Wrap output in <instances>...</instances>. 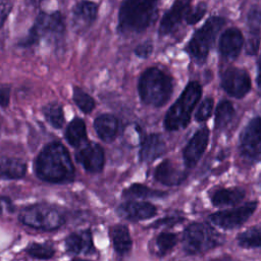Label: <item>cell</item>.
Here are the masks:
<instances>
[{
	"label": "cell",
	"instance_id": "7",
	"mask_svg": "<svg viewBox=\"0 0 261 261\" xmlns=\"http://www.w3.org/2000/svg\"><path fill=\"white\" fill-rule=\"evenodd\" d=\"M224 22V18L212 16L195 33L188 45V51L197 62L202 63L206 60L209 50Z\"/></svg>",
	"mask_w": 261,
	"mask_h": 261
},
{
	"label": "cell",
	"instance_id": "32",
	"mask_svg": "<svg viewBox=\"0 0 261 261\" xmlns=\"http://www.w3.org/2000/svg\"><path fill=\"white\" fill-rule=\"evenodd\" d=\"M177 238L175 233L172 232H161L155 242L156 253L158 256H163L169 252L176 244Z\"/></svg>",
	"mask_w": 261,
	"mask_h": 261
},
{
	"label": "cell",
	"instance_id": "42",
	"mask_svg": "<svg viewBox=\"0 0 261 261\" xmlns=\"http://www.w3.org/2000/svg\"><path fill=\"white\" fill-rule=\"evenodd\" d=\"M31 3L34 5V6H39L44 0H30Z\"/></svg>",
	"mask_w": 261,
	"mask_h": 261
},
{
	"label": "cell",
	"instance_id": "27",
	"mask_svg": "<svg viewBox=\"0 0 261 261\" xmlns=\"http://www.w3.org/2000/svg\"><path fill=\"white\" fill-rule=\"evenodd\" d=\"M42 113L46 121L54 128L60 129L65 123V116L62 106L58 102H49L42 107Z\"/></svg>",
	"mask_w": 261,
	"mask_h": 261
},
{
	"label": "cell",
	"instance_id": "40",
	"mask_svg": "<svg viewBox=\"0 0 261 261\" xmlns=\"http://www.w3.org/2000/svg\"><path fill=\"white\" fill-rule=\"evenodd\" d=\"M4 209L7 210L8 212H12L14 210V206L12 205L9 198L0 197V212H2Z\"/></svg>",
	"mask_w": 261,
	"mask_h": 261
},
{
	"label": "cell",
	"instance_id": "1",
	"mask_svg": "<svg viewBox=\"0 0 261 261\" xmlns=\"http://www.w3.org/2000/svg\"><path fill=\"white\" fill-rule=\"evenodd\" d=\"M35 170L38 177L48 182H67L74 177V167L67 149L59 142L46 145L39 153Z\"/></svg>",
	"mask_w": 261,
	"mask_h": 261
},
{
	"label": "cell",
	"instance_id": "35",
	"mask_svg": "<svg viewBox=\"0 0 261 261\" xmlns=\"http://www.w3.org/2000/svg\"><path fill=\"white\" fill-rule=\"evenodd\" d=\"M213 109V99L212 98H206L201 105L199 106L197 113H196V119L198 121H205L208 119L212 113Z\"/></svg>",
	"mask_w": 261,
	"mask_h": 261
},
{
	"label": "cell",
	"instance_id": "8",
	"mask_svg": "<svg viewBox=\"0 0 261 261\" xmlns=\"http://www.w3.org/2000/svg\"><path fill=\"white\" fill-rule=\"evenodd\" d=\"M19 219L28 226L44 230L56 229L64 222L62 214L46 204H34L25 207L21 210Z\"/></svg>",
	"mask_w": 261,
	"mask_h": 261
},
{
	"label": "cell",
	"instance_id": "9",
	"mask_svg": "<svg viewBox=\"0 0 261 261\" xmlns=\"http://www.w3.org/2000/svg\"><path fill=\"white\" fill-rule=\"evenodd\" d=\"M241 152L251 160H261V117H254L241 135Z\"/></svg>",
	"mask_w": 261,
	"mask_h": 261
},
{
	"label": "cell",
	"instance_id": "24",
	"mask_svg": "<svg viewBox=\"0 0 261 261\" xmlns=\"http://www.w3.org/2000/svg\"><path fill=\"white\" fill-rule=\"evenodd\" d=\"M248 40L246 45V52L250 55H255L259 50L261 35H260V18L256 11H252L249 15Z\"/></svg>",
	"mask_w": 261,
	"mask_h": 261
},
{
	"label": "cell",
	"instance_id": "38",
	"mask_svg": "<svg viewBox=\"0 0 261 261\" xmlns=\"http://www.w3.org/2000/svg\"><path fill=\"white\" fill-rule=\"evenodd\" d=\"M153 51V45L151 42H144L135 49V54L140 58H147Z\"/></svg>",
	"mask_w": 261,
	"mask_h": 261
},
{
	"label": "cell",
	"instance_id": "2",
	"mask_svg": "<svg viewBox=\"0 0 261 261\" xmlns=\"http://www.w3.org/2000/svg\"><path fill=\"white\" fill-rule=\"evenodd\" d=\"M160 0H123L118 13V31L141 33L154 22Z\"/></svg>",
	"mask_w": 261,
	"mask_h": 261
},
{
	"label": "cell",
	"instance_id": "36",
	"mask_svg": "<svg viewBox=\"0 0 261 261\" xmlns=\"http://www.w3.org/2000/svg\"><path fill=\"white\" fill-rule=\"evenodd\" d=\"M11 0H0V29L4 25L7 20L11 10H12Z\"/></svg>",
	"mask_w": 261,
	"mask_h": 261
},
{
	"label": "cell",
	"instance_id": "3",
	"mask_svg": "<svg viewBox=\"0 0 261 261\" xmlns=\"http://www.w3.org/2000/svg\"><path fill=\"white\" fill-rule=\"evenodd\" d=\"M65 34V23L60 11H41L36 17L27 36L18 42L19 47L28 48L47 41L59 44Z\"/></svg>",
	"mask_w": 261,
	"mask_h": 261
},
{
	"label": "cell",
	"instance_id": "19",
	"mask_svg": "<svg viewBox=\"0 0 261 261\" xmlns=\"http://www.w3.org/2000/svg\"><path fill=\"white\" fill-rule=\"evenodd\" d=\"M166 146L158 134H151L145 138L140 150V159L143 162H150L165 152Z\"/></svg>",
	"mask_w": 261,
	"mask_h": 261
},
{
	"label": "cell",
	"instance_id": "41",
	"mask_svg": "<svg viewBox=\"0 0 261 261\" xmlns=\"http://www.w3.org/2000/svg\"><path fill=\"white\" fill-rule=\"evenodd\" d=\"M258 73H257V86L259 88V91L261 92V55L259 57V60H258Z\"/></svg>",
	"mask_w": 261,
	"mask_h": 261
},
{
	"label": "cell",
	"instance_id": "22",
	"mask_svg": "<svg viewBox=\"0 0 261 261\" xmlns=\"http://www.w3.org/2000/svg\"><path fill=\"white\" fill-rule=\"evenodd\" d=\"M27 164L18 158L0 157V177L5 179H18L24 176Z\"/></svg>",
	"mask_w": 261,
	"mask_h": 261
},
{
	"label": "cell",
	"instance_id": "18",
	"mask_svg": "<svg viewBox=\"0 0 261 261\" xmlns=\"http://www.w3.org/2000/svg\"><path fill=\"white\" fill-rule=\"evenodd\" d=\"M155 178L165 186L179 185L186 177V173L171 160H164L155 169Z\"/></svg>",
	"mask_w": 261,
	"mask_h": 261
},
{
	"label": "cell",
	"instance_id": "4",
	"mask_svg": "<svg viewBox=\"0 0 261 261\" xmlns=\"http://www.w3.org/2000/svg\"><path fill=\"white\" fill-rule=\"evenodd\" d=\"M138 89L144 103L160 107L169 100L172 94V81L162 70L151 67L141 75Z\"/></svg>",
	"mask_w": 261,
	"mask_h": 261
},
{
	"label": "cell",
	"instance_id": "16",
	"mask_svg": "<svg viewBox=\"0 0 261 261\" xmlns=\"http://www.w3.org/2000/svg\"><path fill=\"white\" fill-rule=\"evenodd\" d=\"M118 214L128 220H143L153 217L156 214V207L148 202H126L117 209Z\"/></svg>",
	"mask_w": 261,
	"mask_h": 261
},
{
	"label": "cell",
	"instance_id": "39",
	"mask_svg": "<svg viewBox=\"0 0 261 261\" xmlns=\"http://www.w3.org/2000/svg\"><path fill=\"white\" fill-rule=\"evenodd\" d=\"M182 220L181 217H177V216H172V217H166V218H162L160 220H157L156 222H154L152 224L153 227H157V226H161V225H165V226H172L177 222H180Z\"/></svg>",
	"mask_w": 261,
	"mask_h": 261
},
{
	"label": "cell",
	"instance_id": "21",
	"mask_svg": "<svg viewBox=\"0 0 261 261\" xmlns=\"http://www.w3.org/2000/svg\"><path fill=\"white\" fill-rule=\"evenodd\" d=\"M66 250L73 254H88L93 250L92 234L89 229L73 232L65 240Z\"/></svg>",
	"mask_w": 261,
	"mask_h": 261
},
{
	"label": "cell",
	"instance_id": "15",
	"mask_svg": "<svg viewBox=\"0 0 261 261\" xmlns=\"http://www.w3.org/2000/svg\"><path fill=\"white\" fill-rule=\"evenodd\" d=\"M72 23L77 29L90 27L98 15V4L90 0L79 1L71 9Z\"/></svg>",
	"mask_w": 261,
	"mask_h": 261
},
{
	"label": "cell",
	"instance_id": "28",
	"mask_svg": "<svg viewBox=\"0 0 261 261\" xmlns=\"http://www.w3.org/2000/svg\"><path fill=\"white\" fill-rule=\"evenodd\" d=\"M233 115H234V109L231 103L226 100L221 101L216 107L215 128L217 129L224 128L231 121Z\"/></svg>",
	"mask_w": 261,
	"mask_h": 261
},
{
	"label": "cell",
	"instance_id": "30",
	"mask_svg": "<svg viewBox=\"0 0 261 261\" xmlns=\"http://www.w3.org/2000/svg\"><path fill=\"white\" fill-rule=\"evenodd\" d=\"M72 100L74 104L86 114L91 113L96 106L93 97L77 86L72 88Z\"/></svg>",
	"mask_w": 261,
	"mask_h": 261
},
{
	"label": "cell",
	"instance_id": "34",
	"mask_svg": "<svg viewBox=\"0 0 261 261\" xmlns=\"http://www.w3.org/2000/svg\"><path fill=\"white\" fill-rule=\"evenodd\" d=\"M206 10H207V5L204 2L198 3L195 7L189 8L185 18L189 24H195L205 15Z\"/></svg>",
	"mask_w": 261,
	"mask_h": 261
},
{
	"label": "cell",
	"instance_id": "6",
	"mask_svg": "<svg viewBox=\"0 0 261 261\" xmlns=\"http://www.w3.org/2000/svg\"><path fill=\"white\" fill-rule=\"evenodd\" d=\"M221 242V236L205 223L190 224L182 237L184 249L189 254L204 253L220 245Z\"/></svg>",
	"mask_w": 261,
	"mask_h": 261
},
{
	"label": "cell",
	"instance_id": "13",
	"mask_svg": "<svg viewBox=\"0 0 261 261\" xmlns=\"http://www.w3.org/2000/svg\"><path fill=\"white\" fill-rule=\"evenodd\" d=\"M209 140V129L202 127L190 140L184 149V159L188 167H193L203 155Z\"/></svg>",
	"mask_w": 261,
	"mask_h": 261
},
{
	"label": "cell",
	"instance_id": "11",
	"mask_svg": "<svg viewBox=\"0 0 261 261\" xmlns=\"http://www.w3.org/2000/svg\"><path fill=\"white\" fill-rule=\"evenodd\" d=\"M221 86L228 95L243 98L251 89V80L246 70L230 67L222 74Z\"/></svg>",
	"mask_w": 261,
	"mask_h": 261
},
{
	"label": "cell",
	"instance_id": "5",
	"mask_svg": "<svg viewBox=\"0 0 261 261\" xmlns=\"http://www.w3.org/2000/svg\"><path fill=\"white\" fill-rule=\"evenodd\" d=\"M202 95V87L197 82H191L182 91L176 102L165 115L164 125L168 130L185 128L190 122L191 114Z\"/></svg>",
	"mask_w": 261,
	"mask_h": 261
},
{
	"label": "cell",
	"instance_id": "29",
	"mask_svg": "<svg viewBox=\"0 0 261 261\" xmlns=\"http://www.w3.org/2000/svg\"><path fill=\"white\" fill-rule=\"evenodd\" d=\"M238 242L244 248L261 247V224L255 225L238 236Z\"/></svg>",
	"mask_w": 261,
	"mask_h": 261
},
{
	"label": "cell",
	"instance_id": "20",
	"mask_svg": "<svg viewBox=\"0 0 261 261\" xmlns=\"http://www.w3.org/2000/svg\"><path fill=\"white\" fill-rule=\"evenodd\" d=\"M94 128L102 141L111 142L117 135L118 120L112 114H101L96 117L94 121Z\"/></svg>",
	"mask_w": 261,
	"mask_h": 261
},
{
	"label": "cell",
	"instance_id": "43",
	"mask_svg": "<svg viewBox=\"0 0 261 261\" xmlns=\"http://www.w3.org/2000/svg\"><path fill=\"white\" fill-rule=\"evenodd\" d=\"M72 261H85V260H82V259H74V260H72Z\"/></svg>",
	"mask_w": 261,
	"mask_h": 261
},
{
	"label": "cell",
	"instance_id": "37",
	"mask_svg": "<svg viewBox=\"0 0 261 261\" xmlns=\"http://www.w3.org/2000/svg\"><path fill=\"white\" fill-rule=\"evenodd\" d=\"M10 85H0V107L6 108L10 102Z\"/></svg>",
	"mask_w": 261,
	"mask_h": 261
},
{
	"label": "cell",
	"instance_id": "17",
	"mask_svg": "<svg viewBox=\"0 0 261 261\" xmlns=\"http://www.w3.org/2000/svg\"><path fill=\"white\" fill-rule=\"evenodd\" d=\"M244 44V37L240 30L230 28L220 37L219 50L222 56L228 59H234L241 52Z\"/></svg>",
	"mask_w": 261,
	"mask_h": 261
},
{
	"label": "cell",
	"instance_id": "10",
	"mask_svg": "<svg viewBox=\"0 0 261 261\" xmlns=\"http://www.w3.org/2000/svg\"><path fill=\"white\" fill-rule=\"evenodd\" d=\"M256 208L257 202H251L242 207L213 213L209 216V219L215 225L230 229L243 224L254 213Z\"/></svg>",
	"mask_w": 261,
	"mask_h": 261
},
{
	"label": "cell",
	"instance_id": "26",
	"mask_svg": "<svg viewBox=\"0 0 261 261\" xmlns=\"http://www.w3.org/2000/svg\"><path fill=\"white\" fill-rule=\"evenodd\" d=\"M245 197V192L241 189H221L216 191L212 197L211 201L214 206H228L234 205L242 201Z\"/></svg>",
	"mask_w": 261,
	"mask_h": 261
},
{
	"label": "cell",
	"instance_id": "31",
	"mask_svg": "<svg viewBox=\"0 0 261 261\" xmlns=\"http://www.w3.org/2000/svg\"><path fill=\"white\" fill-rule=\"evenodd\" d=\"M165 192H161L158 190H152L148 187L140 184L132 185L123 192V196L125 198H158L165 196Z\"/></svg>",
	"mask_w": 261,
	"mask_h": 261
},
{
	"label": "cell",
	"instance_id": "23",
	"mask_svg": "<svg viewBox=\"0 0 261 261\" xmlns=\"http://www.w3.org/2000/svg\"><path fill=\"white\" fill-rule=\"evenodd\" d=\"M64 138L72 147H80L87 140V127L84 119L74 117L66 126Z\"/></svg>",
	"mask_w": 261,
	"mask_h": 261
},
{
	"label": "cell",
	"instance_id": "14",
	"mask_svg": "<svg viewBox=\"0 0 261 261\" xmlns=\"http://www.w3.org/2000/svg\"><path fill=\"white\" fill-rule=\"evenodd\" d=\"M191 0H177L172 7L164 14L159 25V34L161 36L170 34L173 32L180 21L186 17V14L190 8Z\"/></svg>",
	"mask_w": 261,
	"mask_h": 261
},
{
	"label": "cell",
	"instance_id": "33",
	"mask_svg": "<svg viewBox=\"0 0 261 261\" xmlns=\"http://www.w3.org/2000/svg\"><path fill=\"white\" fill-rule=\"evenodd\" d=\"M28 253L30 256H32L36 259L47 260V259H50L54 255L55 249L50 244L33 243L29 247Z\"/></svg>",
	"mask_w": 261,
	"mask_h": 261
},
{
	"label": "cell",
	"instance_id": "12",
	"mask_svg": "<svg viewBox=\"0 0 261 261\" xmlns=\"http://www.w3.org/2000/svg\"><path fill=\"white\" fill-rule=\"evenodd\" d=\"M76 161L89 172H100L103 169L105 156L103 148L94 142L83 146L75 153Z\"/></svg>",
	"mask_w": 261,
	"mask_h": 261
},
{
	"label": "cell",
	"instance_id": "25",
	"mask_svg": "<svg viewBox=\"0 0 261 261\" xmlns=\"http://www.w3.org/2000/svg\"><path fill=\"white\" fill-rule=\"evenodd\" d=\"M110 236L112 239L113 247L118 254L123 255L130 250L132 239L127 226L122 224L114 225L110 230Z\"/></svg>",
	"mask_w": 261,
	"mask_h": 261
}]
</instances>
